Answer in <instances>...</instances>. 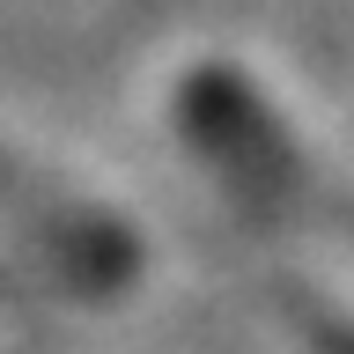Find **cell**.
<instances>
[{
	"mask_svg": "<svg viewBox=\"0 0 354 354\" xmlns=\"http://www.w3.org/2000/svg\"><path fill=\"white\" fill-rule=\"evenodd\" d=\"M133 266L126 229H111L96 207L37 185L30 170L0 162V273L8 281H82L104 288Z\"/></svg>",
	"mask_w": 354,
	"mask_h": 354,
	"instance_id": "cell-1",
	"label": "cell"
}]
</instances>
